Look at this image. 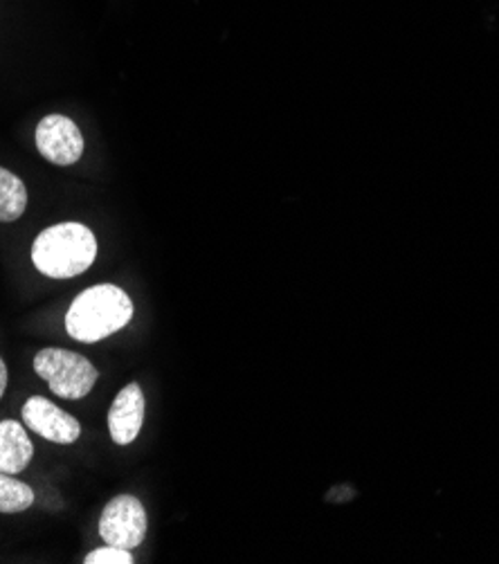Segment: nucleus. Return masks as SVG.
Returning a JSON list of instances; mask_svg holds the SVG:
<instances>
[{"label": "nucleus", "instance_id": "nucleus-1", "mask_svg": "<svg viewBox=\"0 0 499 564\" xmlns=\"http://www.w3.org/2000/svg\"><path fill=\"white\" fill-rule=\"evenodd\" d=\"M131 297L116 284H97L75 297L66 313V330L77 343L95 345L133 319Z\"/></svg>", "mask_w": 499, "mask_h": 564}, {"label": "nucleus", "instance_id": "nucleus-3", "mask_svg": "<svg viewBox=\"0 0 499 564\" xmlns=\"http://www.w3.org/2000/svg\"><path fill=\"white\" fill-rule=\"evenodd\" d=\"M34 371L47 382L54 397L66 401H82L99 380L97 367L82 354L68 349H41L34 356Z\"/></svg>", "mask_w": 499, "mask_h": 564}, {"label": "nucleus", "instance_id": "nucleus-5", "mask_svg": "<svg viewBox=\"0 0 499 564\" xmlns=\"http://www.w3.org/2000/svg\"><path fill=\"white\" fill-rule=\"evenodd\" d=\"M39 153L57 166L77 164L84 155V135L79 127L59 112L45 116L34 133Z\"/></svg>", "mask_w": 499, "mask_h": 564}, {"label": "nucleus", "instance_id": "nucleus-4", "mask_svg": "<svg viewBox=\"0 0 499 564\" xmlns=\"http://www.w3.org/2000/svg\"><path fill=\"white\" fill-rule=\"evenodd\" d=\"M147 511L138 497L118 495L110 499L99 518V538L106 544L133 551L147 538Z\"/></svg>", "mask_w": 499, "mask_h": 564}, {"label": "nucleus", "instance_id": "nucleus-2", "mask_svg": "<svg viewBox=\"0 0 499 564\" xmlns=\"http://www.w3.org/2000/svg\"><path fill=\"white\" fill-rule=\"evenodd\" d=\"M97 259V239L84 223H59L43 230L32 243L34 268L50 279H73Z\"/></svg>", "mask_w": 499, "mask_h": 564}, {"label": "nucleus", "instance_id": "nucleus-6", "mask_svg": "<svg viewBox=\"0 0 499 564\" xmlns=\"http://www.w3.org/2000/svg\"><path fill=\"white\" fill-rule=\"evenodd\" d=\"M21 416H23V423L34 434H39L41 438H45L50 443L73 445L82 436V423L73 414L64 412L62 408H57L43 397L28 399Z\"/></svg>", "mask_w": 499, "mask_h": 564}, {"label": "nucleus", "instance_id": "nucleus-10", "mask_svg": "<svg viewBox=\"0 0 499 564\" xmlns=\"http://www.w3.org/2000/svg\"><path fill=\"white\" fill-rule=\"evenodd\" d=\"M34 503V490L10 473H0V513H23Z\"/></svg>", "mask_w": 499, "mask_h": 564}, {"label": "nucleus", "instance_id": "nucleus-12", "mask_svg": "<svg viewBox=\"0 0 499 564\" xmlns=\"http://www.w3.org/2000/svg\"><path fill=\"white\" fill-rule=\"evenodd\" d=\"M6 389H8V367L3 358H0V399L6 397Z\"/></svg>", "mask_w": 499, "mask_h": 564}, {"label": "nucleus", "instance_id": "nucleus-7", "mask_svg": "<svg viewBox=\"0 0 499 564\" xmlns=\"http://www.w3.org/2000/svg\"><path fill=\"white\" fill-rule=\"evenodd\" d=\"M144 393L138 382H129L108 410V434L118 445H129L138 438L144 425Z\"/></svg>", "mask_w": 499, "mask_h": 564}, {"label": "nucleus", "instance_id": "nucleus-8", "mask_svg": "<svg viewBox=\"0 0 499 564\" xmlns=\"http://www.w3.org/2000/svg\"><path fill=\"white\" fill-rule=\"evenodd\" d=\"M34 457V445L25 427L17 421H0V473L19 475Z\"/></svg>", "mask_w": 499, "mask_h": 564}, {"label": "nucleus", "instance_id": "nucleus-11", "mask_svg": "<svg viewBox=\"0 0 499 564\" xmlns=\"http://www.w3.org/2000/svg\"><path fill=\"white\" fill-rule=\"evenodd\" d=\"M84 562L86 564H133L135 557L131 555L129 549H120V546H113V544H104L101 549L90 551L84 557Z\"/></svg>", "mask_w": 499, "mask_h": 564}, {"label": "nucleus", "instance_id": "nucleus-9", "mask_svg": "<svg viewBox=\"0 0 499 564\" xmlns=\"http://www.w3.org/2000/svg\"><path fill=\"white\" fill-rule=\"evenodd\" d=\"M28 209V187L12 174L10 169L0 166V223H12Z\"/></svg>", "mask_w": 499, "mask_h": 564}]
</instances>
